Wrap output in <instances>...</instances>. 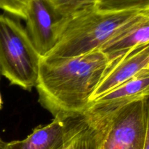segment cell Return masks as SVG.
<instances>
[{
    "mask_svg": "<svg viewBox=\"0 0 149 149\" xmlns=\"http://www.w3.org/2000/svg\"><path fill=\"white\" fill-rule=\"evenodd\" d=\"M111 61L100 50L74 58H41L39 102L54 118L84 115Z\"/></svg>",
    "mask_w": 149,
    "mask_h": 149,
    "instance_id": "cell-1",
    "label": "cell"
},
{
    "mask_svg": "<svg viewBox=\"0 0 149 149\" xmlns=\"http://www.w3.org/2000/svg\"><path fill=\"white\" fill-rule=\"evenodd\" d=\"M140 13L103 12L92 8L64 18L58 42L43 58H74L100 50Z\"/></svg>",
    "mask_w": 149,
    "mask_h": 149,
    "instance_id": "cell-2",
    "label": "cell"
},
{
    "mask_svg": "<svg viewBox=\"0 0 149 149\" xmlns=\"http://www.w3.org/2000/svg\"><path fill=\"white\" fill-rule=\"evenodd\" d=\"M41 58L20 22L0 14V75L31 91L36 86Z\"/></svg>",
    "mask_w": 149,
    "mask_h": 149,
    "instance_id": "cell-3",
    "label": "cell"
},
{
    "mask_svg": "<svg viewBox=\"0 0 149 149\" xmlns=\"http://www.w3.org/2000/svg\"><path fill=\"white\" fill-rule=\"evenodd\" d=\"M147 98L124 106L101 123L93 124L99 132L98 149H144Z\"/></svg>",
    "mask_w": 149,
    "mask_h": 149,
    "instance_id": "cell-4",
    "label": "cell"
},
{
    "mask_svg": "<svg viewBox=\"0 0 149 149\" xmlns=\"http://www.w3.org/2000/svg\"><path fill=\"white\" fill-rule=\"evenodd\" d=\"M149 97V70L103 95L89 105L84 115L97 125L124 106Z\"/></svg>",
    "mask_w": 149,
    "mask_h": 149,
    "instance_id": "cell-5",
    "label": "cell"
},
{
    "mask_svg": "<svg viewBox=\"0 0 149 149\" xmlns=\"http://www.w3.org/2000/svg\"><path fill=\"white\" fill-rule=\"evenodd\" d=\"M26 31L42 58L55 47L64 18L54 13L44 0H30L26 7Z\"/></svg>",
    "mask_w": 149,
    "mask_h": 149,
    "instance_id": "cell-6",
    "label": "cell"
},
{
    "mask_svg": "<svg viewBox=\"0 0 149 149\" xmlns=\"http://www.w3.org/2000/svg\"><path fill=\"white\" fill-rule=\"evenodd\" d=\"M147 70H149V44L133 48L111 61L91 102Z\"/></svg>",
    "mask_w": 149,
    "mask_h": 149,
    "instance_id": "cell-7",
    "label": "cell"
},
{
    "mask_svg": "<svg viewBox=\"0 0 149 149\" xmlns=\"http://www.w3.org/2000/svg\"><path fill=\"white\" fill-rule=\"evenodd\" d=\"M66 120L54 118L48 125L35 128L25 139L7 143L6 149H64Z\"/></svg>",
    "mask_w": 149,
    "mask_h": 149,
    "instance_id": "cell-8",
    "label": "cell"
},
{
    "mask_svg": "<svg viewBox=\"0 0 149 149\" xmlns=\"http://www.w3.org/2000/svg\"><path fill=\"white\" fill-rule=\"evenodd\" d=\"M68 149H98L99 132L84 115L66 120Z\"/></svg>",
    "mask_w": 149,
    "mask_h": 149,
    "instance_id": "cell-9",
    "label": "cell"
},
{
    "mask_svg": "<svg viewBox=\"0 0 149 149\" xmlns=\"http://www.w3.org/2000/svg\"><path fill=\"white\" fill-rule=\"evenodd\" d=\"M55 15L68 18L81 12L96 8V0H44Z\"/></svg>",
    "mask_w": 149,
    "mask_h": 149,
    "instance_id": "cell-10",
    "label": "cell"
},
{
    "mask_svg": "<svg viewBox=\"0 0 149 149\" xmlns=\"http://www.w3.org/2000/svg\"><path fill=\"white\" fill-rule=\"evenodd\" d=\"M96 9L103 12H144L149 10V0H96Z\"/></svg>",
    "mask_w": 149,
    "mask_h": 149,
    "instance_id": "cell-11",
    "label": "cell"
},
{
    "mask_svg": "<svg viewBox=\"0 0 149 149\" xmlns=\"http://www.w3.org/2000/svg\"><path fill=\"white\" fill-rule=\"evenodd\" d=\"M0 9L14 17L26 20V7L15 0H0Z\"/></svg>",
    "mask_w": 149,
    "mask_h": 149,
    "instance_id": "cell-12",
    "label": "cell"
},
{
    "mask_svg": "<svg viewBox=\"0 0 149 149\" xmlns=\"http://www.w3.org/2000/svg\"><path fill=\"white\" fill-rule=\"evenodd\" d=\"M144 149H149V97L147 98V127Z\"/></svg>",
    "mask_w": 149,
    "mask_h": 149,
    "instance_id": "cell-13",
    "label": "cell"
},
{
    "mask_svg": "<svg viewBox=\"0 0 149 149\" xmlns=\"http://www.w3.org/2000/svg\"><path fill=\"white\" fill-rule=\"evenodd\" d=\"M15 1H17V3H19V4H22V5L24 6V7H27V6H28V4H29L30 0H15Z\"/></svg>",
    "mask_w": 149,
    "mask_h": 149,
    "instance_id": "cell-14",
    "label": "cell"
},
{
    "mask_svg": "<svg viewBox=\"0 0 149 149\" xmlns=\"http://www.w3.org/2000/svg\"><path fill=\"white\" fill-rule=\"evenodd\" d=\"M6 145H7V143L4 142V141L0 138V149H6Z\"/></svg>",
    "mask_w": 149,
    "mask_h": 149,
    "instance_id": "cell-15",
    "label": "cell"
},
{
    "mask_svg": "<svg viewBox=\"0 0 149 149\" xmlns=\"http://www.w3.org/2000/svg\"><path fill=\"white\" fill-rule=\"evenodd\" d=\"M2 104H3V101H2V97H1V93H0V110L2 108Z\"/></svg>",
    "mask_w": 149,
    "mask_h": 149,
    "instance_id": "cell-16",
    "label": "cell"
},
{
    "mask_svg": "<svg viewBox=\"0 0 149 149\" xmlns=\"http://www.w3.org/2000/svg\"><path fill=\"white\" fill-rule=\"evenodd\" d=\"M64 149H68V147H67V146H65V148H64Z\"/></svg>",
    "mask_w": 149,
    "mask_h": 149,
    "instance_id": "cell-17",
    "label": "cell"
}]
</instances>
